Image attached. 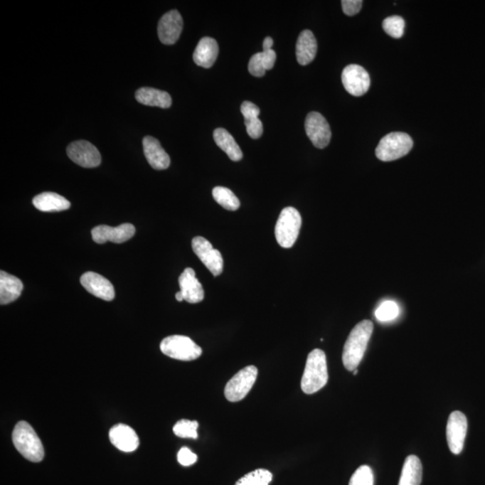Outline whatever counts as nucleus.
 <instances>
[{
	"label": "nucleus",
	"instance_id": "nucleus-1",
	"mask_svg": "<svg viewBox=\"0 0 485 485\" xmlns=\"http://www.w3.org/2000/svg\"><path fill=\"white\" fill-rule=\"evenodd\" d=\"M373 330V323L371 320L361 321L351 330L344 344L343 353V362L347 371L357 370L364 357Z\"/></svg>",
	"mask_w": 485,
	"mask_h": 485
},
{
	"label": "nucleus",
	"instance_id": "nucleus-2",
	"mask_svg": "<svg viewBox=\"0 0 485 485\" xmlns=\"http://www.w3.org/2000/svg\"><path fill=\"white\" fill-rule=\"evenodd\" d=\"M328 378L326 353L320 349L313 350L307 357L302 375V391L307 395L315 394L327 384Z\"/></svg>",
	"mask_w": 485,
	"mask_h": 485
},
{
	"label": "nucleus",
	"instance_id": "nucleus-3",
	"mask_svg": "<svg viewBox=\"0 0 485 485\" xmlns=\"http://www.w3.org/2000/svg\"><path fill=\"white\" fill-rule=\"evenodd\" d=\"M12 439L16 449L27 460L38 463L43 459V443L29 423H17L13 430Z\"/></svg>",
	"mask_w": 485,
	"mask_h": 485
},
{
	"label": "nucleus",
	"instance_id": "nucleus-4",
	"mask_svg": "<svg viewBox=\"0 0 485 485\" xmlns=\"http://www.w3.org/2000/svg\"><path fill=\"white\" fill-rule=\"evenodd\" d=\"M302 224V216L295 208L287 207L283 209L275 227L278 244L283 248L292 247L298 239Z\"/></svg>",
	"mask_w": 485,
	"mask_h": 485
},
{
	"label": "nucleus",
	"instance_id": "nucleus-5",
	"mask_svg": "<svg viewBox=\"0 0 485 485\" xmlns=\"http://www.w3.org/2000/svg\"><path fill=\"white\" fill-rule=\"evenodd\" d=\"M413 142L405 132H392L379 142L375 149V156L383 162L394 161L407 155L411 151Z\"/></svg>",
	"mask_w": 485,
	"mask_h": 485
},
{
	"label": "nucleus",
	"instance_id": "nucleus-6",
	"mask_svg": "<svg viewBox=\"0 0 485 485\" xmlns=\"http://www.w3.org/2000/svg\"><path fill=\"white\" fill-rule=\"evenodd\" d=\"M160 350L166 356L175 360L191 361L196 360L203 350L191 338L183 336H171L165 338L160 344Z\"/></svg>",
	"mask_w": 485,
	"mask_h": 485
},
{
	"label": "nucleus",
	"instance_id": "nucleus-7",
	"mask_svg": "<svg viewBox=\"0 0 485 485\" xmlns=\"http://www.w3.org/2000/svg\"><path fill=\"white\" fill-rule=\"evenodd\" d=\"M258 370L255 366H247L238 371L228 382L225 388V396L228 401L234 403L241 401L250 392L252 385L257 378Z\"/></svg>",
	"mask_w": 485,
	"mask_h": 485
},
{
	"label": "nucleus",
	"instance_id": "nucleus-8",
	"mask_svg": "<svg viewBox=\"0 0 485 485\" xmlns=\"http://www.w3.org/2000/svg\"><path fill=\"white\" fill-rule=\"evenodd\" d=\"M341 81L348 93L357 97L366 94L371 87L370 75L357 64H351L344 68Z\"/></svg>",
	"mask_w": 485,
	"mask_h": 485
},
{
	"label": "nucleus",
	"instance_id": "nucleus-9",
	"mask_svg": "<svg viewBox=\"0 0 485 485\" xmlns=\"http://www.w3.org/2000/svg\"><path fill=\"white\" fill-rule=\"evenodd\" d=\"M307 137L317 149H324L329 145L332 132L326 118L319 112H312L307 114L305 122Z\"/></svg>",
	"mask_w": 485,
	"mask_h": 485
},
{
	"label": "nucleus",
	"instance_id": "nucleus-10",
	"mask_svg": "<svg viewBox=\"0 0 485 485\" xmlns=\"http://www.w3.org/2000/svg\"><path fill=\"white\" fill-rule=\"evenodd\" d=\"M192 247L194 254L198 256L213 276L220 275L223 272V258L220 251L216 250L206 238L196 237L193 239Z\"/></svg>",
	"mask_w": 485,
	"mask_h": 485
},
{
	"label": "nucleus",
	"instance_id": "nucleus-11",
	"mask_svg": "<svg viewBox=\"0 0 485 485\" xmlns=\"http://www.w3.org/2000/svg\"><path fill=\"white\" fill-rule=\"evenodd\" d=\"M467 433V419L463 412L455 411L449 415L447 425V440L450 452L459 455L464 449Z\"/></svg>",
	"mask_w": 485,
	"mask_h": 485
},
{
	"label": "nucleus",
	"instance_id": "nucleus-12",
	"mask_svg": "<svg viewBox=\"0 0 485 485\" xmlns=\"http://www.w3.org/2000/svg\"><path fill=\"white\" fill-rule=\"evenodd\" d=\"M67 154L77 165L85 169H94L100 166L102 159L98 149L87 141H78L71 143L67 149Z\"/></svg>",
	"mask_w": 485,
	"mask_h": 485
},
{
	"label": "nucleus",
	"instance_id": "nucleus-13",
	"mask_svg": "<svg viewBox=\"0 0 485 485\" xmlns=\"http://www.w3.org/2000/svg\"><path fill=\"white\" fill-rule=\"evenodd\" d=\"M134 234L135 227L132 224H122L116 228L102 225V226L93 228L92 238L97 244H105L108 241L115 242V244H122L129 240Z\"/></svg>",
	"mask_w": 485,
	"mask_h": 485
},
{
	"label": "nucleus",
	"instance_id": "nucleus-14",
	"mask_svg": "<svg viewBox=\"0 0 485 485\" xmlns=\"http://www.w3.org/2000/svg\"><path fill=\"white\" fill-rule=\"evenodd\" d=\"M183 28L182 16L177 10L167 12L159 23L158 32L160 42L166 46L176 43L178 41Z\"/></svg>",
	"mask_w": 485,
	"mask_h": 485
},
{
	"label": "nucleus",
	"instance_id": "nucleus-15",
	"mask_svg": "<svg viewBox=\"0 0 485 485\" xmlns=\"http://www.w3.org/2000/svg\"><path fill=\"white\" fill-rule=\"evenodd\" d=\"M80 282L87 292L97 298L105 300V302H112L114 299V286L107 278L98 273L93 272L84 273L81 276Z\"/></svg>",
	"mask_w": 485,
	"mask_h": 485
},
{
	"label": "nucleus",
	"instance_id": "nucleus-16",
	"mask_svg": "<svg viewBox=\"0 0 485 485\" xmlns=\"http://www.w3.org/2000/svg\"><path fill=\"white\" fill-rule=\"evenodd\" d=\"M180 292L183 299L188 303L196 304L203 302L204 290L196 278V272L192 268H186L179 277Z\"/></svg>",
	"mask_w": 485,
	"mask_h": 485
},
{
	"label": "nucleus",
	"instance_id": "nucleus-17",
	"mask_svg": "<svg viewBox=\"0 0 485 485\" xmlns=\"http://www.w3.org/2000/svg\"><path fill=\"white\" fill-rule=\"evenodd\" d=\"M112 445L124 452H133L138 449L139 439L135 430L125 425H117L109 432Z\"/></svg>",
	"mask_w": 485,
	"mask_h": 485
},
{
	"label": "nucleus",
	"instance_id": "nucleus-18",
	"mask_svg": "<svg viewBox=\"0 0 485 485\" xmlns=\"http://www.w3.org/2000/svg\"><path fill=\"white\" fill-rule=\"evenodd\" d=\"M143 150L146 160L152 169L165 170L169 169L171 160L169 154L162 148L158 139L151 136L143 139Z\"/></svg>",
	"mask_w": 485,
	"mask_h": 485
},
{
	"label": "nucleus",
	"instance_id": "nucleus-19",
	"mask_svg": "<svg viewBox=\"0 0 485 485\" xmlns=\"http://www.w3.org/2000/svg\"><path fill=\"white\" fill-rule=\"evenodd\" d=\"M218 55V44L210 37H204L198 43L193 53V60L198 66L210 68L213 66Z\"/></svg>",
	"mask_w": 485,
	"mask_h": 485
},
{
	"label": "nucleus",
	"instance_id": "nucleus-20",
	"mask_svg": "<svg viewBox=\"0 0 485 485\" xmlns=\"http://www.w3.org/2000/svg\"><path fill=\"white\" fill-rule=\"evenodd\" d=\"M317 53V42L315 36L309 30L299 34L296 46V56L302 66L312 63Z\"/></svg>",
	"mask_w": 485,
	"mask_h": 485
},
{
	"label": "nucleus",
	"instance_id": "nucleus-21",
	"mask_svg": "<svg viewBox=\"0 0 485 485\" xmlns=\"http://www.w3.org/2000/svg\"><path fill=\"white\" fill-rule=\"evenodd\" d=\"M23 282L4 271L0 272V304L8 305L18 299L23 292Z\"/></svg>",
	"mask_w": 485,
	"mask_h": 485
},
{
	"label": "nucleus",
	"instance_id": "nucleus-22",
	"mask_svg": "<svg viewBox=\"0 0 485 485\" xmlns=\"http://www.w3.org/2000/svg\"><path fill=\"white\" fill-rule=\"evenodd\" d=\"M33 204L43 213H57L70 209V203L66 198L55 193H43L33 198Z\"/></svg>",
	"mask_w": 485,
	"mask_h": 485
},
{
	"label": "nucleus",
	"instance_id": "nucleus-23",
	"mask_svg": "<svg viewBox=\"0 0 485 485\" xmlns=\"http://www.w3.org/2000/svg\"><path fill=\"white\" fill-rule=\"evenodd\" d=\"M135 97L137 101L148 107L169 108L172 105V98L167 92L152 87L139 88L136 92Z\"/></svg>",
	"mask_w": 485,
	"mask_h": 485
},
{
	"label": "nucleus",
	"instance_id": "nucleus-24",
	"mask_svg": "<svg viewBox=\"0 0 485 485\" xmlns=\"http://www.w3.org/2000/svg\"><path fill=\"white\" fill-rule=\"evenodd\" d=\"M213 137L214 141L216 142L218 148L223 150L232 161H240L242 159V152L240 146H238L237 142L235 141L233 136H232L227 129L223 128L215 129Z\"/></svg>",
	"mask_w": 485,
	"mask_h": 485
},
{
	"label": "nucleus",
	"instance_id": "nucleus-25",
	"mask_svg": "<svg viewBox=\"0 0 485 485\" xmlns=\"http://www.w3.org/2000/svg\"><path fill=\"white\" fill-rule=\"evenodd\" d=\"M422 479V466L418 457H406L398 485H420Z\"/></svg>",
	"mask_w": 485,
	"mask_h": 485
},
{
	"label": "nucleus",
	"instance_id": "nucleus-26",
	"mask_svg": "<svg viewBox=\"0 0 485 485\" xmlns=\"http://www.w3.org/2000/svg\"><path fill=\"white\" fill-rule=\"evenodd\" d=\"M214 200L224 209L235 211L240 207V201L231 190L226 187L217 186L213 191Z\"/></svg>",
	"mask_w": 485,
	"mask_h": 485
},
{
	"label": "nucleus",
	"instance_id": "nucleus-27",
	"mask_svg": "<svg viewBox=\"0 0 485 485\" xmlns=\"http://www.w3.org/2000/svg\"><path fill=\"white\" fill-rule=\"evenodd\" d=\"M272 474L266 469H257L245 474L235 485H269Z\"/></svg>",
	"mask_w": 485,
	"mask_h": 485
},
{
	"label": "nucleus",
	"instance_id": "nucleus-28",
	"mask_svg": "<svg viewBox=\"0 0 485 485\" xmlns=\"http://www.w3.org/2000/svg\"><path fill=\"white\" fill-rule=\"evenodd\" d=\"M383 29L389 36L395 39H400L404 36L405 22L401 16H393L385 18L382 23Z\"/></svg>",
	"mask_w": 485,
	"mask_h": 485
},
{
	"label": "nucleus",
	"instance_id": "nucleus-29",
	"mask_svg": "<svg viewBox=\"0 0 485 485\" xmlns=\"http://www.w3.org/2000/svg\"><path fill=\"white\" fill-rule=\"evenodd\" d=\"M198 427L199 423L196 421L190 420H181L174 426V433L180 438H187L196 439L198 438Z\"/></svg>",
	"mask_w": 485,
	"mask_h": 485
},
{
	"label": "nucleus",
	"instance_id": "nucleus-30",
	"mask_svg": "<svg viewBox=\"0 0 485 485\" xmlns=\"http://www.w3.org/2000/svg\"><path fill=\"white\" fill-rule=\"evenodd\" d=\"M399 309L398 304L394 302H385L375 310V317L380 322H389L398 317Z\"/></svg>",
	"mask_w": 485,
	"mask_h": 485
},
{
	"label": "nucleus",
	"instance_id": "nucleus-31",
	"mask_svg": "<svg viewBox=\"0 0 485 485\" xmlns=\"http://www.w3.org/2000/svg\"><path fill=\"white\" fill-rule=\"evenodd\" d=\"M349 485H374L373 471L368 466H361L355 471Z\"/></svg>",
	"mask_w": 485,
	"mask_h": 485
},
{
	"label": "nucleus",
	"instance_id": "nucleus-32",
	"mask_svg": "<svg viewBox=\"0 0 485 485\" xmlns=\"http://www.w3.org/2000/svg\"><path fill=\"white\" fill-rule=\"evenodd\" d=\"M248 70L252 76L262 78L266 73L265 65L262 63L261 53L252 55L248 64Z\"/></svg>",
	"mask_w": 485,
	"mask_h": 485
},
{
	"label": "nucleus",
	"instance_id": "nucleus-33",
	"mask_svg": "<svg viewBox=\"0 0 485 485\" xmlns=\"http://www.w3.org/2000/svg\"><path fill=\"white\" fill-rule=\"evenodd\" d=\"M245 128H247V134L252 139H259L262 135L264 125H262L261 119L258 118L248 119V121H245Z\"/></svg>",
	"mask_w": 485,
	"mask_h": 485
},
{
	"label": "nucleus",
	"instance_id": "nucleus-34",
	"mask_svg": "<svg viewBox=\"0 0 485 485\" xmlns=\"http://www.w3.org/2000/svg\"><path fill=\"white\" fill-rule=\"evenodd\" d=\"M197 459L198 457L196 454L186 447H182L179 450L178 455H177V460L183 467L192 466V464L196 463Z\"/></svg>",
	"mask_w": 485,
	"mask_h": 485
},
{
	"label": "nucleus",
	"instance_id": "nucleus-35",
	"mask_svg": "<svg viewBox=\"0 0 485 485\" xmlns=\"http://www.w3.org/2000/svg\"><path fill=\"white\" fill-rule=\"evenodd\" d=\"M363 2L361 0H343L341 1L343 13L347 16H355L361 11Z\"/></svg>",
	"mask_w": 485,
	"mask_h": 485
},
{
	"label": "nucleus",
	"instance_id": "nucleus-36",
	"mask_svg": "<svg viewBox=\"0 0 485 485\" xmlns=\"http://www.w3.org/2000/svg\"><path fill=\"white\" fill-rule=\"evenodd\" d=\"M241 112L244 116L245 121H248V119L258 118L260 109L252 102L245 101L241 105Z\"/></svg>",
	"mask_w": 485,
	"mask_h": 485
},
{
	"label": "nucleus",
	"instance_id": "nucleus-37",
	"mask_svg": "<svg viewBox=\"0 0 485 485\" xmlns=\"http://www.w3.org/2000/svg\"><path fill=\"white\" fill-rule=\"evenodd\" d=\"M262 63L265 65V70H271L275 67L276 61V53L273 50H262L261 53Z\"/></svg>",
	"mask_w": 485,
	"mask_h": 485
},
{
	"label": "nucleus",
	"instance_id": "nucleus-38",
	"mask_svg": "<svg viewBox=\"0 0 485 485\" xmlns=\"http://www.w3.org/2000/svg\"><path fill=\"white\" fill-rule=\"evenodd\" d=\"M272 46H273L272 38H271V37H266V38L264 41V43H262V49H264V51L272 50Z\"/></svg>",
	"mask_w": 485,
	"mask_h": 485
},
{
	"label": "nucleus",
	"instance_id": "nucleus-39",
	"mask_svg": "<svg viewBox=\"0 0 485 485\" xmlns=\"http://www.w3.org/2000/svg\"><path fill=\"white\" fill-rule=\"evenodd\" d=\"M176 299L177 302H182L183 300H184L183 297L182 295V293H181V292H176Z\"/></svg>",
	"mask_w": 485,
	"mask_h": 485
},
{
	"label": "nucleus",
	"instance_id": "nucleus-40",
	"mask_svg": "<svg viewBox=\"0 0 485 485\" xmlns=\"http://www.w3.org/2000/svg\"><path fill=\"white\" fill-rule=\"evenodd\" d=\"M358 374V370L353 371V375H356Z\"/></svg>",
	"mask_w": 485,
	"mask_h": 485
}]
</instances>
